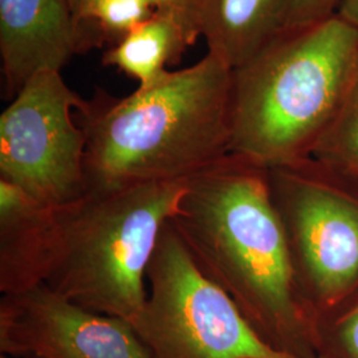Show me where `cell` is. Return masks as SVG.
<instances>
[{"instance_id":"17","label":"cell","mask_w":358,"mask_h":358,"mask_svg":"<svg viewBox=\"0 0 358 358\" xmlns=\"http://www.w3.org/2000/svg\"><path fill=\"white\" fill-rule=\"evenodd\" d=\"M337 13L349 23L358 27V0H341Z\"/></svg>"},{"instance_id":"5","label":"cell","mask_w":358,"mask_h":358,"mask_svg":"<svg viewBox=\"0 0 358 358\" xmlns=\"http://www.w3.org/2000/svg\"><path fill=\"white\" fill-rule=\"evenodd\" d=\"M146 282L148 299L133 328L150 358H296L256 334L230 296L196 266L170 222Z\"/></svg>"},{"instance_id":"18","label":"cell","mask_w":358,"mask_h":358,"mask_svg":"<svg viewBox=\"0 0 358 358\" xmlns=\"http://www.w3.org/2000/svg\"><path fill=\"white\" fill-rule=\"evenodd\" d=\"M84 1H85V0H68V4H69V7H71V10H72V13H73L75 19H76L77 13L80 11L81 6L84 4Z\"/></svg>"},{"instance_id":"15","label":"cell","mask_w":358,"mask_h":358,"mask_svg":"<svg viewBox=\"0 0 358 358\" xmlns=\"http://www.w3.org/2000/svg\"><path fill=\"white\" fill-rule=\"evenodd\" d=\"M341 0H291L284 29L320 23L337 13Z\"/></svg>"},{"instance_id":"21","label":"cell","mask_w":358,"mask_h":358,"mask_svg":"<svg viewBox=\"0 0 358 358\" xmlns=\"http://www.w3.org/2000/svg\"><path fill=\"white\" fill-rule=\"evenodd\" d=\"M198 1H199V0H198Z\"/></svg>"},{"instance_id":"10","label":"cell","mask_w":358,"mask_h":358,"mask_svg":"<svg viewBox=\"0 0 358 358\" xmlns=\"http://www.w3.org/2000/svg\"><path fill=\"white\" fill-rule=\"evenodd\" d=\"M291 0H199L198 27L208 52L236 71L280 35Z\"/></svg>"},{"instance_id":"3","label":"cell","mask_w":358,"mask_h":358,"mask_svg":"<svg viewBox=\"0 0 358 358\" xmlns=\"http://www.w3.org/2000/svg\"><path fill=\"white\" fill-rule=\"evenodd\" d=\"M185 190L186 180L146 182L43 206L26 289L44 284L76 306L134 325L148 299V264Z\"/></svg>"},{"instance_id":"8","label":"cell","mask_w":358,"mask_h":358,"mask_svg":"<svg viewBox=\"0 0 358 358\" xmlns=\"http://www.w3.org/2000/svg\"><path fill=\"white\" fill-rule=\"evenodd\" d=\"M0 353L8 358H150L130 322L76 306L44 284L1 296Z\"/></svg>"},{"instance_id":"7","label":"cell","mask_w":358,"mask_h":358,"mask_svg":"<svg viewBox=\"0 0 358 358\" xmlns=\"http://www.w3.org/2000/svg\"><path fill=\"white\" fill-rule=\"evenodd\" d=\"M294 268L320 304L334 306L358 282V206L312 178L304 162L268 169Z\"/></svg>"},{"instance_id":"22","label":"cell","mask_w":358,"mask_h":358,"mask_svg":"<svg viewBox=\"0 0 358 358\" xmlns=\"http://www.w3.org/2000/svg\"><path fill=\"white\" fill-rule=\"evenodd\" d=\"M317 358H319V357H317Z\"/></svg>"},{"instance_id":"16","label":"cell","mask_w":358,"mask_h":358,"mask_svg":"<svg viewBox=\"0 0 358 358\" xmlns=\"http://www.w3.org/2000/svg\"><path fill=\"white\" fill-rule=\"evenodd\" d=\"M157 11L174 15L190 29L196 38H201L198 27V0H154Z\"/></svg>"},{"instance_id":"14","label":"cell","mask_w":358,"mask_h":358,"mask_svg":"<svg viewBox=\"0 0 358 358\" xmlns=\"http://www.w3.org/2000/svg\"><path fill=\"white\" fill-rule=\"evenodd\" d=\"M319 358H358V304L343 313L327 333H321Z\"/></svg>"},{"instance_id":"2","label":"cell","mask_w":358,"mask_h":358,"mask_svg":"<svg viewBox=\"0 0 358 358\" xmlns=\"http://www.w3.org/2000/svg\"><path fill=\"white\" fill-rule=\"evenodd\" d=\"M234 71L207 53L128 97L85 100L88 189L187 180L231 153Z\"/></svg>"},{"instance_id":"20","label":"cell","mask_w":358,"mask_h":358,"mask_svg":"<svg viewBox=\"0 0 358 358\" xmlns=\"http://www.w3.org/2000/svg\"><path fill=\"white\" fill-rule=\"evenodd\" d=\"M356 177H357V178H358V174H356Z\"/></svg>"},{"instance_id":"19","label":"cell","mask_w":358,"mask_h":358,"mask_svg":"<svg viewBox=\"0 0 358 358\" xmlns=\"http://www.w3.org/2000/svg\"><path fill=\"white\" fill-rule=\"evenodd\" d=\"M0 358H8L7 356H3V355H0Z\"/></svg>"},{"instance_id":"11","label":"cell","mask_w":358,"mask_h":358,"mask_svg":"<svg viewBox=\"0 0 358 358\" xmlns=\"http://www.w3.org/2000/svg\"><path fill=\"white\" fill-rule=\"evenodd\" d=\"M198 38L178 17L155 11L103 55V64L115 66L146 87L167 72L166 66L178 62Z\"/></svg>"},{"instance_id":"13","label":"cell","mask_w":358,"mask_h":358,"mask_svg":"<svg viewBox=\"0 0 358 358\" xmlns=\"http://www.w3.org/2000/svg\"><path fill=\"white\" fill-rule=\"evenodd\" d=\"M157 11L154 0H85L76 15L77 24L88 43L90 27L118 43L149 20Z\"/></svg>"},{"instance_id":"4","label":"cell","mask_w":358,"mask_h":358,"mask_svg":"<svg viewBox=\"0 0 358 358\" xmlns=\"http://www.w3.org/2000/svg\"><path fill=\"white\" fill-rule=\"evenodd\" d=\"M358 71V27L338 13L284 29L234 71L231 153L257 165L303 164Z\"/></svg>"},{"instance_id":"1","label":"cell","mask_w":358,"mask_h":358,"mask_svg":"<svg viewBox=\"0 0 358 358\" xmlns=\"http://www.w3.org/2000/svg\"><path fill=\"white\" fill-rule=\"evenodd\" d=\"M170 224L267 345L317 358V319L301 294L267 167L232 153L206 167L186 180Z\"/></svg>"},{"instance_id":"6","label":"cell","mask_w":358,"mask_h":358,"mask_svg":"<svg viewBox=\"0 0 358 358\" xmlns=\"http://www.w3.org/2000/svg\"><path fill=\"white\" fill-rule=\"evenodd\" d=\"M84 103L57 71L31 77L0 115V179L45 206L87 192V138L72 115Z\"/></svg>"},{"instance_id":"12","label":"cell","mask_w":358,"mask_h":358,"mask_svg":"<svg viewBox=\"0 0 358 358\" xmlns=\"http://www.w3.org/2000/svg\"><path fill=\"white\" fill-rule=\"evenodd\" d=\"M310 155L322 164L358 174V71L337 115Z\"/></svg>"},{"instance_id":"9","label":"cell","mask_w":358,"mask_h":358,"mask_svg":"<svg viewBox=\"0 0 358 358\" xmlns=\"http://www.w3.org/2000/svg\"><path fill=\"white\" fill-rule=\"evenodd\" d=\"M84 44L68 0H0V56L8 97L38 73L60 72Z\"/></svg>"}]
</instances>
